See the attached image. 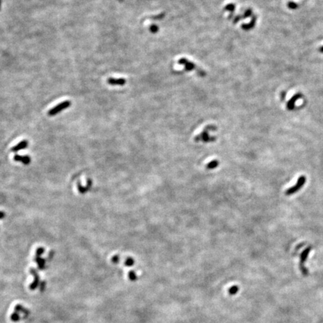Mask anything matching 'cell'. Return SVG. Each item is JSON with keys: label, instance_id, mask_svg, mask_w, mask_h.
Returning <instances> with one entry per match:
<instances>
[{"label": "cell", "instance_id": "cell-4", "mask_svg": "<svg viewBox=\"0 0 323 323\" xmlns=\"http://www.w3.org/2000/svg\"><path fill=\"white\" fill-rule=\"evenodd\" d=\"M13 160L16 162H22L24 165H29L31 162V158L29 156H21V155H14Z\"/></svg>", "mask_w": 323, "mask_h": 323}, {"label": "cell", "instance_id": "cell-19", "mask_svg": "<svg viewBox=\"0 0 323 323\" xmlns=\"http://www.w3.org/2000/svg\"><path fill=\"white\" fill-rule=\"evenodd\" d=\"M320 52H321V53H323V46H321V47L320 48Z\"/></svg>", "mask_w": 323, "mask_h": 323}, {"label": "cell", "instance_id": "cell-14", "mask_svg": "<svg viewBox=\"0 0 323 323\" xmlns=\"http://www.w3.org/2000/svg\"><path fill=\"white\" fill-rule=\"evenodd\" d=\"M125 265H126V266H133V265H134V260H133V259L130 258V257H129V258H127V260H126Z\"/></svg>", "mask_w": 323, "mask_h": 323}, {"label": "cell", "instance_id": "cell-17", "mask_svg": "<svg viewBox=\"0 0 323 323\" xmlns=\"http://www.w3.org/2000/svg\"><path fill=\"white\" fill-rule=\"evenodd\" d=\"M112 262L115 263H117L119 262V257H118V256H117V255H116V256H114L113 257H112Z\"/></svg>", "mask_w": 323, "mask_h": 323}, {"label": "cell", "instance_id": "cell-15", "mask_svg": "<svg viewBox=\"0 0 323 323\" xmlns=\"http://www.w3.org/2000/svg\"><path fill=\"white\" fill-rule=\"evenodd\" d=\"M129 279L132 280H135L137 279L136 274H135V272H133V271L129 273Z\"/></svg>", "mask_w": 323, "mask_h": 323}, {"label": "cell", "instance_id": "cell-18", "mask_svg": "<svg viewBox=\"0 0 323 323\" xmlns=\"http://www.w3.org/2000/svg\"><path fill=\"white\" fill-rule=\"evenodd\" d=\"M5 217V212L0 211V219H3V218H4Z\"/></svg>", "mask_w": 323, "mask_h": 323}, {"label": "cell", "instance_id": "cell-8", "mask_svg": "<svg viewBox=\"0 0 323 323\" xmlns=\"http://www.w3.org/2000/svg\"><path fill=\"white\" fill-rule=\"evenodd\" d=\"M179 63L183 64V65H185V68L188 70H193L195 68L194 65L192 63L189 62L186 59H180V61H179Z\"/></svg>", "mask_w": 323, "mask_h": 323}, {"label": "cell", "instance_id": "cell-9", "mask_svg": "<svg viewBox=\"0 0 323 323\" xmlns=\"http://www.w3.org/2000/svg\"><path fill=\"white\" fill-rule=\"evenodd\" d=\"M35 261L38 265V267H39L41 270L43 269V268H44V266H45V260H44L43 258H41L40 257H36Z\"/></svg>", "mask_w": 323, "mask_h": 323}, {"label": "cell", "instance_id": "cell-5", "mask_svg": "<svg viewBox=\"0 0 323 323\" xmlns=\"http://www.w3.org/2000/svg\"><path fill=\"white\" fill-rule=\"evenodd\" d=\"M302 97V94H295L293 97L291 98L289 100V102H287V109L288 110H293L294 109V106H295V102H296L297 100L300 99V98Z\"/></svg>", "mask_w": 323, "mask_h": 323}, {"label": "cell", "instance_id": "cell-6", "mask_svg": "<svg viewBox=\"0 0 323 323\" xmlns=\"http://www.w3.org/2000/svg\"><path fill=\"white\" fill-rule=\"evenodd\" d=\"M108 83L112 86H124L126 83V80L124 79H115L110 77L107 80Z\"/></svg>", "mask_w": 323, "mask_h": 323}, {"label": "cell", "instance_id": "cell-11", "mask_svg": "<svg viewBox=\"0 0 323 323\" xmlns=\"http://www.w3.org/2000/svg\"><path fill=\"white\" fill-rule=\"evenodd\" d=\"M77 188H78L79 193H81V194H86L87 191H88V189L86 188V187L82 186L80 182H78V183H77Z\"/></svg>", "mask_w": 323, "mask_h": 323}, {"label": "cell", "instance_id": "cell-13", "mask_svg": "<svg viewBox=\"0 0 323 323\" xmlns=\"http://www.w3.org/2000/svg\"><path fill=\"white\" fill-rule=\"evenodd\" d=\"M44 251H45V249L44 247H38L36 250V255L37 257H40L42 254H44Z\"/></svg>", "mask_w": 323, "mask_h": 323}, {"label": "cell", "instance_id": "cell-2", "mask_svg": "<svg viewBox=\"0 0 323 323\" xmlns=\"http://www.w3.org/2000/svg\"><path fill=\"white\" fill-rule=\"evenodd\" d=\"M305 183H306V177H305V176H301V177H299V179H298L296 184L293 185V187H291V188H289V189H287V190L286 191L285 194L287 195H291L295 194V193H296L298 191H299L302 188V186Z\"/></svg>", "mask_w": 323, "mask_h": 323}, {"label": "cell", "instance_id": "cell-12", "mask_svg": "<svg viewBox=\"0 0 323 323\" xmlns=\"http://www.w3.org/2000/svg\"><path fill=\"white\" fill-rule=\"evenodd\" d=\"M287 6L290 9H296L298 8V5L295 3H293V2H289L287 4Z\"/></svg>", "mask_w": 323, "mask_h": 323}, {"label": "cell", "instance_id": "cell-3", "mask_svg": "<svg viewBox=\"0 0 323 323\" xmlns=\"http://www.w3.org/2000/svg\"><path fill=\"white\" fill-rule=\"evenodd\" d=\"M311 249H312V247L309 246L306 247V248L304 250V251L301 254V257H300V268L301 270V272H302V273L304 274H307V271L306 269V268L304 266V264H305V261L307 260V256H308L309 253H310V251Z\"/></svg>", "mask_w": 323, "mask_h": 323}, {"label": "cell", "instance_id": "cell-7", "mask_svg": "<svg viewBox=\"0 0 323 323\" xmlns=\"http://www.w3.org/2000/svg\"><path fill=\"white\" fill-rule=\"evenodd\" d=\"M28 145H29L28 141L23 140V141H22V142H20V143H19V144L15 145L14 147H13V148L11 149V150L12 152H18L19 150H23V149L26 148L27 147H28Z\"/></svg>", "mask_w": 323, "mask_h": 323}, {"label": "cell", "instance_id": "cell-1", "mask_svg": "<svg viewBox=\"0 0 323 323\" xmlns=\"http://www.w3.org/2000/svg\"><path fill=\"white\" fill-rule=\"evenodd\" d=\"M71 105V102L70 100H65V101H63L61 103L58 104L57 106H54L53 108H52L48 112V115L49 116H54L56 115L59 112H62L63 110L67 109Z\"/></svg>", "mask_w": 323, "mask_h": 323}, {"label": "cell", "instance_id": "cell-16", "mask_svg": "<svg viewBox=\"0 0 323 323\" xmlns=\"http://www.w3.org/2000/svg\"><path fill=\"white\" fill-rule=\"evenodd\" d=\"M91 185H92L91 180L88 179V180H87V185H86V188L88 189V190H90L91 188Z\"/></svg>", "mask_w": 323, "mask_h": 323}, {"label": "cell", "instance_id": "cell-20", "mask_svg": "<svg viewBox=\"0 0 323 323\" xmlns=\"http://www.w3.org/2000/svg\"><path fill=\"white\" fill-rule=\"evenodd\" d=\"M0 5H1V0H0Z\"/></svg>", "mask_w": 323, "mask_h": 323}, {"label": "cell", "instance_id": "cell-10", "mask_svg": "<svg viewBox=\"0 0 323 323\" xmlns=\"http://www.w3.org/2000/svg\"><path fill=\"white\" fill-rule=\"evenodd\" d=\"M239 288L238 286H233V287H231L229 289H228V293H229V295H236L238 292H239Z\"/></svg>", "mask_w": 323, "mask_h": 323}]
</instances>
